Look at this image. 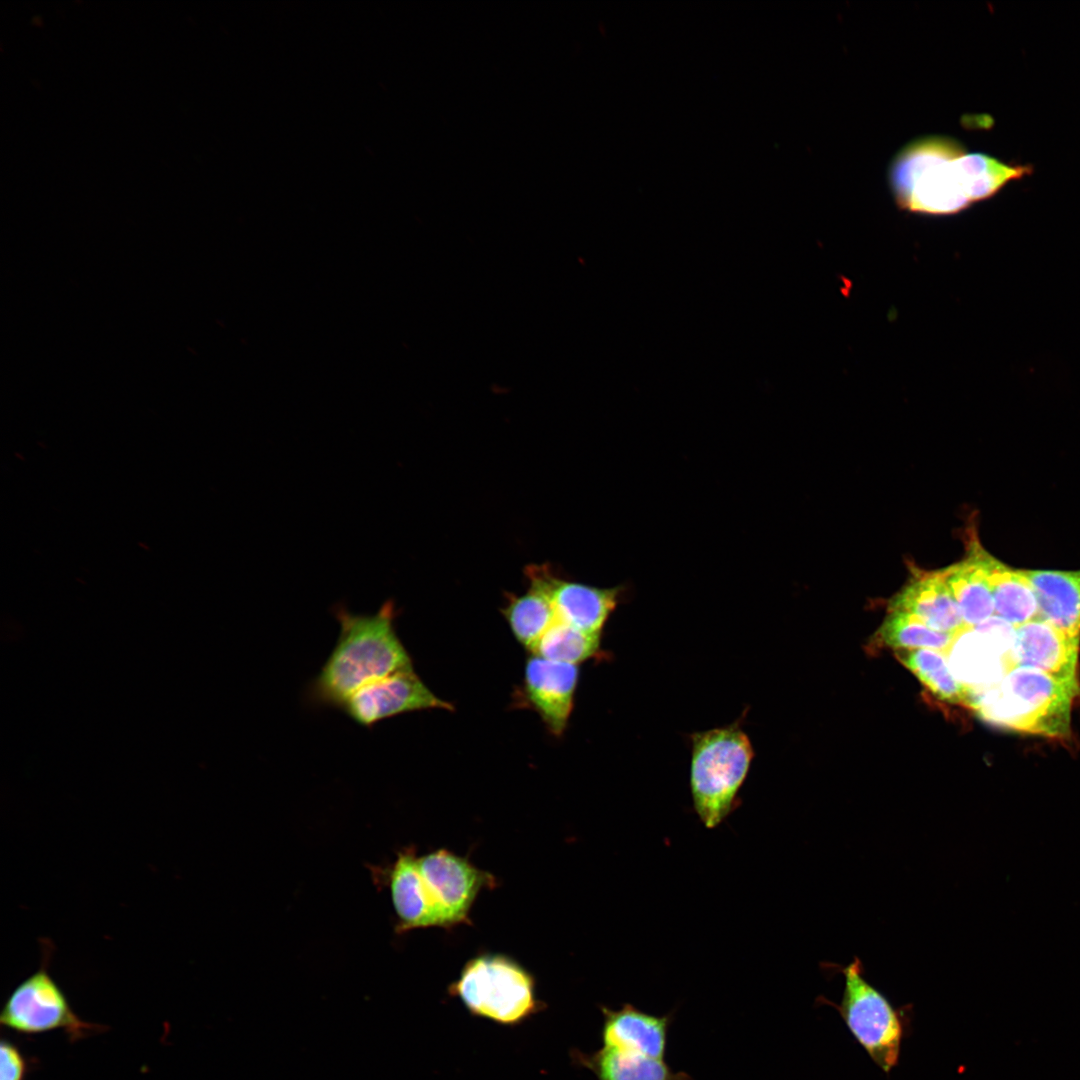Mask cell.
<instances>
[{"mask_svg": "<svg viewBox=\"0 0 1080 1080\" xmlns=\"http://www.w3.org/2000/svg\"><path fill=\"white\" fill-rule=\"evenodd\" d=\"M340 625L336 644L309 686L315 704L338 708L360 688L398 671L413 668L398 637L392 600L374 614H355L345 607L334 612Z\"/></svg>", "mask_w": 1080, "mask_h": 1080, "instance_id": "cell-1", "label": "cell"}, {"mask_svg": "<svg viewBox=\"0 0 1080 1080\" xmlns=\"http://www.w3.org/2000/svg\"><path fill=\"white\" fill-rule=\"evenodd\" d=\"M1079 694V680H1063L1036 669L1015 667L991 687L969 692L968 705L995 726L1065 739L1071 735L1072 708Z\"/></svg>", "mask_w": 1080, "mask_h": 1080, "instance_id": "cell-2", "label": "cell"}, {"mask_svg": "<svg viewBox=\"0 0 1080 1080\" xmlns=\"http://www.w3.org/2000/svg\"><path fill=\"white\" fill-rule=\"evenodd\" d=\"M964 153L963 145L950 136H925L906 144L889 168L897 205L931 215L954 214L969 207L959 161Z\"/></svg>", "mask_w": 1080, "mask_h": 1080, "instance_id": "cell-3", "label": "cell"}, {"mask_svg": "<svg viewBox=\"0 0 1080 1080\" xmlns=\"http://www.w3.org/2000/svg\"><path fill=\"white\" fill-rule=\"evenodd\" d=\"M690 787L695 811L707 828L718 826L735 806L753 759V748L737 723L691 736Z\"/></svg>", "mask_w": 1080, "mask_h": 1080, "instance_id": "cell-4", "label": "cell"}, {"mask_svg": "<svg viewBox=\"0 0 1080 1080\" xmlns=\"http://www.w3.org/2000/svg\"><path fill=\"white\" fill-rule=\"evenodd\" d=\"M449 992L472 1015L502 1025L520 1024L541 1009L532 975L499 954H484L468 961Z\"/></svg>", "mask_w": 1080, "mask_h": 1080, "instance_id": "cell-5", "label": "cell"}, {"mask_svg": "<svg viewBox=\"0 0 1080 1080\" xmlns=\"http://www.w3.org/2000/svg\"><path fill=\"white\" fill-rule=\"evenodd\" d=\"M839 971L844 977L840 1004L823 1000L839 1012L847 1029L871 1060L883 1072L889 1073L899 1062L907 1026L905 1010L895 1007L865 978L858 957Z\"/></svg>", "mask_w": 1080, "mask_h": 1080, "instance_id": "cell-6", "label": "cell"}, {"mask_svg": "<svg viewBox=\"0 0 1080 1080\" xmlns=\"http://www.w3.org/2000/svg\"><path fill=\"white\" fill-rule=\"evenodd\" d=\"M52 951V945L44 943L40 967L6 999L0 1013L1 1026L30 1035L62 1030L72 1043L91 1033L105 1031L106 1026L86 1022L73 1011L49 972Z\"/></svg>", "mask_w": 1080, "mask_h": 1080, "instance_id": "cell-7", "label": "cell"}, {"mask_svg": "<svg viewBox=\"0 0 1080 1080\" xmlns=\"http://www.w3.org/2000/svg\"><path fill=\"white\" fill-rule=\"evenodd\" d=\"M358 725L371 728L396 715L428 709H452L414 672L398 671L360 688L338 707Z\"/></svg>", "mask_w": 1080, "mask_h": 1080, "instance_id": "cell-8", "label": "cell"}, {"mask_svg": "<svg viewBox=\"0 0 1080 1080\" xmlns=\"http://www.w3.org/2000/svg\"><path fill=\"white\" fill-rule=\"evenodd\" d=\"M417 866L440 912L443 927L467 921L480 890L494 884L489 873L445 849L417 858Z\"/></svg>", "mask_w": 1080, "mask_h": 1080, "instance_id": "cell-9", "label": "cell"}, {"mask_svg": "<svg viewBox=\"0 0 1080 1080\" xmlns=\"http://www.w3.org/2000/svg\"><path fill=\"white\" fill-rule=\"evenodd\" d=\"M525 575L548 595L557 619L594 634H601L623 593V586L599 588L567 580L547 564L529 565Z\"/></svg>", "mask_w": 1080, "mask_h": 1080, "instance_id": "cell-10", "label": "cell"}, {"mask_svg": "<svg viewBox=\"0 0 1080 1080\" xmlns=\"http://www.w3.org/2000/svg\"><path fill=\"white\" fill-rule=\"evenodd\" d=\"M577 665L551 661L537 655L525 665L522 695L554 736L565 731L578 683Z\"/></svg>", "mask_w": 1080, "mask_h": 1080, "instance_id": "cell-11", "label": "cell"}, {"mask_svg": "<svg viewBox=\"0 0 1080 1080\" xmlns=\"http://www.w3.org/2000/svg\"><path fill=\"white\" fill-rule=\"evenodd\" d=\"M1079 651L1080 637L1037 618L1015 628L1011 661L1014 668H1032L1077 681Z\"/></svg>", "mask_w": 1080, "mask_h": 1080, "instance_id": "cell-12", "label": "cell"}, {"mask_svg": "<svg viewBox=\"0 0 1080 1080\" xmlns=\"http://www.w3.org/2000/svg\"><path fill=\"white\" fill-rule=\"evenodd\" d=\"M604 1047L664 1059L671 1017L646 1013L631 1004L602 1008Z\"/></svg>", "mask_w": 1080, "mask_h": 1080, "instance_id": "cell-13", "label": "cell"}, {"mask_svg": "<svg viewBox=\"0 0 1080 1080\" xmlns=\"http://www.w3.org/2000/svg\"><path fill=\"white\" fill-rule=\"evenodd\" d=\"M889 610L911 613L939 631L958 635L968 630L942 571L915 576L891 600Z\"/></svg>", "mask_w": 1080, "mask_h": 1080, "instance_id": "cell-14", "label": "cell"}, {"mask_svg": "<svg viewBox=\"0 0 1080 1080\" xmlns=\"http://www.w3.org/2000/svg\"><path fill=\"white\" fill-rule=\"evenodd\" d=\"M389 881L400 932L443 926L440 912L420 874L413 850L406 849L398 855L390 871Z\"/></svg>", "mask_w": 1080, "mask_h": 1080, "instance_id": "cell-15", "label": "cell"}, {"mask_svg": "<svg viewBox=\"0 0 1080 1080\" xmlns=\"http://www.w3.org/2000/svg\"><path fill=\"white\" fill-rule=\"evenodd\" d=\"M970 544L966 558L942 570L968 629L994 616L988 578V552L976 541Z\"/></svg>", "mask_w": 1080, "mask_h": 1080, "instance_id": "cell-16", "label": "cell"}, {"mask_svg": "<svg viewBox=\"0 0 1080 1080\" xmlns=\"http://www.w3.org/2000/svg\"><path fill=\"white\" fill-rule=\"evenodd\" d=\"M1025 572L1037 600L1038 618L1080 637V569Z\"/></svg>", "mask_w": 1080, "mask_h": 1080, "instance_id": "cell-17", "label": "cell"}, {"mask_svg": "<svg viewBox=\"0 0 1080 1080\" xmlns=\"http://www.w3.org/2000/svg\"><path fill=\"white\" fill-rule=\"evenodd\" d=\"M987 567L994 615L1015 628L1037 619L1038 604L1025 570L1012 568L990 553Z\"/></svg>", "mask_w": 1080, "mask_h": 1080, "instance_id": "cell-18", "label": "cell"}, {"mask_svg": "<svg viewBox=\"0 0 1080 1080\" xmlns=\"http://www.w3.org/2000/svg\"><path fill=\"white\" fill-rule=\"evenodd\" d=\"M598 1080H692L684 1072H675L664 1059L604 1047L590 1055H578Z\"/></svg>", "mask_w": 1080, "mask_h": 1080, "instance_id": "cell-19", "label": "cell"}, {"mask_svg": "<svg viewBox=\"0 0 1080 1080\" xmlns=\"http://www.w3.org/2000/svg\"><path fill=\"white\" fill-rule=\"evenodd\" d=\"M503 615L514 637L530 651L557 620L548 595L532 582L523 594L509 595Z\"/></svg>", "mask_w": 1080, "mask_h": 1080, "instance_id": "cell-20", "label": "cell"}, {"mask_svg": "<svg viewBox=\"0 0 1080 1080\" xmlns=\"http://www.w3.org/2000/svg\"><path fill=\"white\" fill-rule=\"evenodd\" d=\"M895 656L937 699L949 704H969V689L955 678L941 652L896 650Z\"/></svg>", "mask_w": 1080, "mask_h": 1080, "instance_id": "cell-21", "label": "cell"}, {"mask_svg": "<svg viewBox=\"0 0 1080 1080\" xmlns=\"http://www.w3.org/2000/svg\"><path fill=\"white\" fill-rule=\"evenodd\" d=\"M957 635L928 626L915 615L889 610L877 632V640L895 650L930 649L944 652Z\"/></svg>", "mask_w": 1080, "mask_h": 1080, "instance_id": "cell-22", "label": "cell"}, {"mask_svg": "<svg viewBox=\"0 0 1080 1080\" xmlns=\"http://www.w3.org/2000/svg\"><path fill=\"white\" fill-rule=\"evenodd\" d=\"M600 640L601 634L585 632L557 619L531 652L551 661L577 665L598 653Z\"/></svg>", "mask_w": 1080, "mask_h": 1080, "instance_id": "cell-23", "label": "cell"}, {"mask_svg": "<svg viewBox=\"0 0 1080 1080\" xmlns=\"http://www.w3.org/2000/svg\"><path fill=\"white\" fill-rule=\"evenodd\" d=\"M30 1063L21 1049L9 1038L0 1043V1080H25Z\"/></svg>", "mask_w": 1080, "mask_h": 1080, "instance_id": "cell-24", "label": "cell"}]
</instances>
